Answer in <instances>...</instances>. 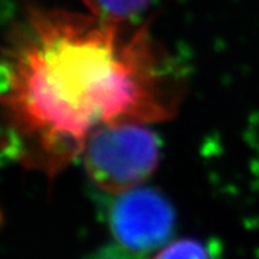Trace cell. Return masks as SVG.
<instances>
[{
    "label": "cell",
    "instance_id": "obj_1",
    "mask_svg": "<svg viewBox=\"0 0 259 259\" xmlns=\"http://www.w3.org/2000/svg\"><path fill=\"white\" fill-rule=\"evenodd\" d=\"M183 95L147 23L29 5L0 48V148L54 179L97 130L170 120Z\"/></svg>",
    "mask_w": 259,
    "mask_h": 259
},
{
    "label": "cell",
    "instance_id": "obj_2",
    "mask_svg": "<svg viewBox=\"0 0 259 259\" xmlns=\"http://www.w3.org/2000/svg\"><path fill=\"white\" fill-rule=\"evenodd\" d=\"M81 160L94 185L117 196L143 186L154 173L160 161V141L147 124L105 125L91 134Z\"/></svg>",
    "mask_w": 259,
    "mask_h": 259
},
{
    "label": "cell",
    "instance_id": "obj_3",
    "mask_svg": "<svg viewBox=\"0 0 259 259\" xmlns=\"http://www.w3.org/2000/svg\"><path fill=\"white\" fill-rule=\"evenodd\" d=\"M115 197L108 223L117 245L137 255L161 248L176 223V212L166 196L139 186Z\"/></svg>",
    "mask_w": 259,
    "mask_h": 259
},
{
    "label": "cell",
    "instance_id": "obj_4",
    "mask_svg": "<svg viewBox=\"0 0 259 259\" xmlns=\"http://www.w3.org/2000/svg\"><path fill=\"white\" fill-rule=\"evenodd\" d=\"M151 0H82L88 12L110 22H133L147 9Z\"/></svg>",
    "mask_w": 259,
    "mask_h": 259
},
{
    "label": "cell",
    "instance_id": "obj_5",
    "mask_svg": "<svg viewBox=\"0 0 259 259\" xmlns=\"http://www.w3.org/2000/svg\"><path fill=\"white\" fill-rule=\"evenodd\" d=\"M151 259H212V256L202 241L182 238L158 248Z\"/></svg>",
    "mask_w": 259,
    "mask_h": 259
}]
</instances>
